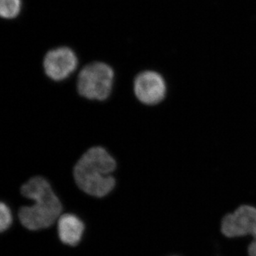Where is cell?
Masks as SVG:
<instances>
[{
    "label": "cell",
    "mask_w": 256,
    "mask_h": 256,
    "mask_svg": "<svg viewBox=\"0 0 256 256\" xmlns=\"http://www.w3.org/2000/svg\"><path fill=\"white\" fill-rule=\"evenodd\" d=\"M256 224V208L244 205L222 220V232L226 237L252 235Z\"/></svg>",
    "instance_id": "8992f818"
},
{
    "label": "cell",
    "mask_w": 256,
    "mask_h": 256,
    "mask_svg": "<svg viewBox=\"0 0 256 256\" xmlns=\"http://www.w3.org/2000/svg\"><path fill=\"white\" fill-rule=\"evenodd\" d=\"M248 252L249 256H256V240L255 239H254V240L249 245Z\"/></svg>",
    "instance_id": "30bf717a"
},
{
    "label": "cell",
    "mask_w": 256,
    "mask_h": 256,
    "mask_svg": "<svg viewBox=\"0 0 256 256\" xmlns=\"http://www.w3.org/2000/svg\"><path fill=\"white\" fill-rule=\"evenodd\" d=\"M117 160L102 146L86 151L74 166L73 176L78 190L90 196L102 198L117 185Z\"/></svg>",
    "instance_id": "6da1fadb"
},
{
    "label": "cell",
    "mask_w": 256,
    "mask_h": 256,
    "mask_svg": "<svg viewBox=\"0 0 256 256\" xmlns=\"http://www.w3.org/2000/svg\"><path fill=\"white\" fill-rule=\"evenodd\" d=\"M58 230L60 240L66 245L74 246L82 239L84 225L78 217L66 214L58 218Z\"/></svg>",
    "instance_id": "52a82bcc"
},
{
    "label": "cell",
    "mask_w": 256,
    "mask_h": 256,
    "mask_svg": "<svg viewBox=\"0 0 256 256\" xmlns=\"http://www.w3.org/2000/svg\"><path fill=\"white\" fill-rule=\"evenodd\" d=\"M12 222V216L8 205L2 202L0 204V230L4 232L9 228Z\"/></svg>",
    "instance_id": "9c48e42d"
},
{
    "label": "cell",
    "mask_w": 256,
    "mask_h": 256,
    "mask_svg": "<svg viewBox=\"0 0 256 256\" xmlns=\"http://www.w3.org/2000/svg\"><path fill=\"white\" fill-rule=\"evenodd\" d=\"M22 196L34 202L22 206L18 217L24 226L36 230L50 226L60 216L62 204L48 178L42 175L32 176L20 188Z\"/></svg>",
    "instance_id": "7a4b0ae2"
},
{
    "label": "cell",
    "mask_w": 256,
    "mask_h": 256,
    "mask_svg": "<svg viewBox=\"0 0 256 256\" xmlns=\"http://www.w3.org/2000/svg\"><path fill=\"white\" fill-rule=\"evenodd\" d=\"M42 66L47 78L56 82H64L78 72L80 58L70 46H55L44 56Z\"/></svg>",
    "instance_id": "277c9868"
},
{
    "label": "cell",
    "mask_w": 256,
    "mask_h": 256,
    "mask_svg": "<svg viewBox=\"0 0 256 256\" xmlns=\"http://www.w3.org/2000/svg\"><path fill=\"white\" fill-rule=\"evenodd\" d=\"M252 237H254V239H255L256 240V224L255 226V228L254 229V232H252Z\"/></svg>",
    "instance_id": "8fae6325"
},
{
    "label": "cell",
    "mask_w": 256,
    "mask_h": 256,
    "mask_svg": "<svg viewBox=\"0 0 256 256\" xmlns=\"http://www.w3.org/2000/svg\"><path fill=\"white\" fill-rule=\"evenodd\" d=\"M133 92L140 104L146 107H154L161 104L166 97V82L159 72L144 69L134 77Z\"/></svg>",
    "instance_id": "5b68a950"
},
{
    "label": "cell",
    "mask_w": 256,
    "mask_h": 256,
    "mask_svg": "<svg viewBox=\"0 0 256 256\" xmlns=\"http://www.w3.org/2000/svg\"><path fill=\"white\" fill-rule=\"evenodd\" d=\"M78 95L88 100L104 102L114 92L116 72L106 62L94 60L82 66L75 74Z\"/></svg>",
    "instance_id": "3957f363"
},
{
    "label": "cell",
    "mask_w": 256,
    "mask_h": 256,
    "mask_svg": "<svg viewBox=\"0 0 256 256\" xmlns=\"http://www.w3.org/2000/svg\"><path fill=\"white\" fill-rule=\"evenodd\" d=\"M21 0H0L2 18L11 20L16 18L21 11Z\"/></svg>",
    "instance_id": "ba28073f"
}]
</instances>
